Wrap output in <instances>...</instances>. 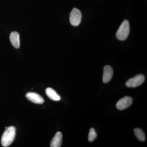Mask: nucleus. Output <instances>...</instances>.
<instances>
[{
  "label": "nucleus",
  "instance_id": "f257e3e1",
  "mask_svg": "<svg viewBox=\"0 0 147 147\" xmlns=\"http://www.w3.org/2000/svg\"><path fill=\"white\" fill-rule=\"evenodd\" d=\"M15 135L16 128L14 127L11 126L7 127L1 139L2 146L5 147L10 146L15 139Z\"/></svg>",
  "mask_w": 147,
  "mask_h": 147
},
{
  "label": "nucleus",
  "instance_id": "f03ea898",
  "mask_svg": "<svg viewBox=\"0 0 147 147\" xmlns=\"http://www.w3.org/2000/svg\"><path fill=\"white\" fill-rule=\"evenodd\" d=\"M129 33V22L127 20H124L121 24L116 33V37L118 39L124 40L127 38Z\"/></svg>",
  "mask_w": 147,
  "mask_h": 147
},
{
  "label": "nucleus",
  "instance_id": "7ed1b4c3",
  "mask_svg": "<svg viewBox=\"0 0 147 147\" xmlns=\"http://www.w3.org/2000/svg\"><path fill=\"white\" fill-rule=\"evenodd\" d=\"M82 14L81 11L78 9L74 8L72 9L69 16L70 24L74 26H77L81 23Z\"/></svg>",
  "mask_w": 147,
  "mask_h": 147
},
{
  "label": "nucleus",
  "instance_id": "20e7f679",
  "mask_svg": "<svg viewBox=\"0 0 147 147\" xmlns=\"http://www.w3.org/2000/svg\"><path fill=\"white\" fill-rule=\"evenodd\" d=\"M145 76L142 74H139L133 78L129 79L126 82V86L129 88H136L142 85L145 81Z\"/></svg>",
  "mask_w": 147,
  "mask_h": 147
},
{
  "label": "nucleus",
  "instance_id": "39448f33",
  "mask_svg": "<svg viewBox=\"0 0 147 147\" xmlns=\"http://www.w3.org/2000/svg\"><path fill=\"white\" fill-rule=\"evenodd\" d=\"M132 101V98L130 96H125L118 101L116 107L119 110H125L131 105Z\"/></svg>",
  "mask_w": 147,
  "mask_h": 147
},
{
  "label": "nucleus",
  "instance_id": "423d86ee",
  "mask_svg": "<svg viewBox=\"0 0 147 147\" xmlns=\"http://www.w3.org/2000/svg\"><path fill=\"white\" fill-rule=\"evenodd\" d=\"M26 96L28 100L36 104H42L44 102V99L42 96L36 93L32 92L27 93Z\"/></svg>",
  "mask_w": 147,
  "mask_h": 147
},
{
  "label": "nucleus",
  "instance_id": "0eeeda50",
  "mask_svg": "<svg viewBox=\"0 0 147 147\" xmlns=\"http://www.w3.org/2000/svg\"><path fill=\"white\" fill-rule=\"evenodd\" d=\"M113 75V70L112 67L110 65H105L103 69L102 82L105 84L108 83L112 79Z\"/></svg>",
  "mask_w": 147,
  "mask_h": 147
},
{
  "label": "nucleus",
  "instance_id": "6e6552de",
  "mask_svg": "<svg viewBox=\"0 0 147 147\" xmlns=\"http://www.w3.org/2000/svg\"><path fill=\"white\" fill-rule=\"evenodd\" d=\"M62 142V134L60 131L56 133L50 143L51 147H60Z\"/></svg>",
  "mask_w": 147,
  "mask_h": 147
},
{
  "label": "nucleus",
  "instance_id": "1a4fd4ad",
  "mask_svg": "<svg viewBox=\"0 0 147 147\" xmlns=\"http://www.w3.org/2000/svg\"><path fill=\"white\" fill-rule=\"evenodd\" d=\"M9 38L10 42L13 47L17 49L20 47V36L18 32H12L10 34Z\"/></svg>",
  "mask_w": 147,
  "mask_h": 147
},
{
  "label": "nucleus",
  "instance_id": "9d476101",
  "mask_svg": "<svg viewBox=\"0 0 147 147\" xmlns=\"http://www.w3.org/2000/svg\"><path fill=\"white\" fill-rule=\"evenodd\" d=\"M46 95L48 97L54 101H59L61 100V96L57 93L55 90L50 88H48L45 90Z\"/></svg>",
  "mask_w": 147,
  "mask_h": 147
},
{
  "label": "nucleus",
  "instance_id": "9b49d317",
  "mask_svg": "<svg viewBox=\"0 0 147 147\" xmlns=\"http://www.w3.org/2000/svg\"><path fill=\"white\" fill-rule=\"evenodd\" d=\"M134 133L137 139L141 142H144L145 141V134L144 131L141 129L135 128L134 129Z\"/></svg>",
  "mask_w": 147,
  "mask_h": 147
},
{
  "label": "nucleus",
  "instance_id": "f8f14e48",
  "mask_svg": "<svg viewBox=\"0 0 147 147\" xmlns=\"http://www.w3.org/2000/svg\"><path fill=\"white\" fill-rule=\"evenodd\" d=\"M97 137V134L95 130L93 128H91L90 129L89 133L88 134V139L90 142H92L96 139Z\"/></svg>",
  "mask_w": 147,
  "mask_h": 147
}]
</instances>
